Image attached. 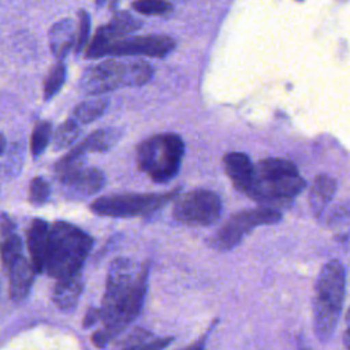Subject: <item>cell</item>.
I'll use <instances>...</instances> for the list:
<instances>
[{
	"mask_svg": "<svg viewBox=\"0 0 350 350\" xmlns=\"http://www.w3.org/2000/svg\"><path fill=\"white\" fill-rule=\"evenodd\" d=\"M148 273V261L119 257L111 262L103 304L98 308L103 327L92 338L97 346L108 343L138 316L146 293Z\"/></svg>",
	"mask_w": 350,
	"mask_h": 350,
	"instance_id": "cell-1",
	"label": "cell"
},
{
	"mask_svg": "<svg viewBox=\"0 0 350 350\" xmlns=\"http://www.w3.org/2000/svg\"><path fill=\"white\" fill-rule=\"evenodd\" d=\"M93 246V238L79 227L57 220L51 224L44 272L55 279H63L81 272Z\"/></svg>",
	"mask_w": 350,
	"mask_h": 350,
	"instance_id": "cell-2",
	"label": "cell"
},
{
	"mask_svg": "<svg viewBox=\"0 0 350 350\" xmlns=\"http://www.w3.org/2000/svg\"><path fill=\"white\" fill-rule=\"evenodd\" d=\"M346 288L345 267L338 260L325 262L316 279L312 319L313 331L319 340L327 342L339 321Z\"/></svg>",
	"mask_w": 350,
	"mask_h": 350,
	"instance_id": "cell-3",
	"label": "cell"
},
{
	"mask_svg": "<svg viewBox=\"0 0 350 350\" xmlns=\"http://www.w3.org/2000/svg\"><path fill=\"white\" fill-rule=\"evenodd\" d=\"M306 186L297 165L280 157H268L254 165V179L246 196L261 204L284 202L298 196Z\"/></svg>",
	"mask_w": 350,
	"mask_h": 350,
	"instance_id": "cell-4",
	"label": "cell"
},
{
	"mask_svg": "<svg viewBox=\"0 0 350 350\" xmlns=\"http://www.w3.org/2000/svg\"><path fill=\"white\" fill-rule=\"evenodd\" d=\"M152 75L153 67L142 59H108L88 67L81 86L89 94H103L124 86H142Z\"/></svg>",
	"mask_w": 350,
	"mask_h": 350,
	"instance_id": "cell-5",
	"label": "cell"
},
{
	"mask_svg": "<svg viewBox=\"0 0 350 350\" xmlns=\"http://www.w3.org/2000/svg\"><path fill=\"white\" fill-rule=\"evenodd\" d=\"M185 144L175 133H161L144 139L137 148V165L154 183L172 180L182 164Z\"/></svg>",
	"mask_w": 350,
	"mask_h": 350,
	"instance_id": "cell-6",
	"label": "cell"
},
{
	"mask_svg": "<svg viewBox=\"0 0 350 350\" xmlns=\"http://www.w3.org/2000/svg\"><path fill=\"white\" fill-rule=\"evenodd\" d=\"M179 196V189L165 193H127L112 194L94 200L90 211L105 217H135L149 216L163 205Z\"/></svg>",
	"mask_w": 350,
	"mask_h": 350,
	"instance_id": "cell-7",
	"label": "cell"
},
{
	"mask_svg": "<svg viewBox=\"0 0 350 350\" xmlns=\"http://www.w3.org/2000/svg\"><path fill=\"white\" fill-rule=\"evenodd\" d=\"M282 219V213L275 208L258 206L234 213L211 239V243L217 250H231L242 242V239L256 227L273 224Z\"/></svg>",
	"mask_w": 350,
	"mask_h": 350,
	"instance_id": "cell-8",
	"label": "cell"
},
{
	"mask_svg": "<svg viewBox=\"0 0 350 350\" xmlns=\"http://www.w3.org/2000/svg\"><path fill=\"white\" fill-rule=\"evenodd\" d=\"M221 215V200L212 190L194 189L175 198L172 216L186 226H211Z\"/></svg>",
	"mask_w": 350,
	"mask_h": 350,
	"instance_id": "cell-9",
	"label": "cell"
},
{
	"mask_svg": "<svg viewBox=\"0 0 350 350\" xmlns=\"http://www.w3.org/2000/svg\"><path fill=\"white\" fill-rule=\"evenodd\" d=\"M176 42L172 37L146 34V36H126L108 42L104 56H148L164 57L170 55Z\"/></svg>",
	"mask_w": 350,
	"mask_h": 350,
	"instance_id": "cell-10",
	"label": "cell"
},
{
	"mask_svg": "<svg viewBox=\"0 0 350 350\" xmlns=\"http://www.w3.org/2000/svg\"><path fill=\"white\" fill-rule=\"evenodd\" d=\"M66 193L72 197H89L98 193L105 183V175L97 168L81 167L57 178Z\"/></svg>",
	"mask_w": 350,
	"mask_h": 350,
	"instance_id": "cell-11",
	"label": "cell"
},
{
	"mask_svg": "<svg viewBox=\"0 0 350 350\" xmlns=\"http://www.w3.org/2000/svg\"><path fill=\"white\" fill-rule=\"evenodd\" d=\"M223 165L234 187L246 194L254 179V165L250 157L243 152H228L223 156Z\"/></svg>",
	"mask_w": 350,
	"mask_h": 350,
	"instance_id": "cell-12",
	"label": "cell"
},
{
	"mask_svg": "<svg viewBox=\"0 0 350 350\" xmlns=\"http://www.w3.org/2000/svg\"><path fill=\"white\" fill-rule=\"evenodd\" d=\"M7 271L10 279V298L15 302H21L29 295L37 271L30 258L25 257V254L16 258Z\"/></svg>",
	"mask_w": 350,
	"mask_h": 350,
	"instance_id": "cell-13",
	"label": "cell"
},
{
	"mask_svg": "<svg viewBox=\"0 0 350 350\" xmlns=\"http://www.w3.org/2000/svg\"><path fill=\"white\" fill-rule=\"evenodd\" d=\"M49 228L51 224L40 217L33 219L30 227L27 230V249H29V258L34 265L37 273L44 272L45 256L48 249V239H49Z\"/></svg>",
	"mask_w": 350,
	"mask_h": 350,
	"instance_id": "cell-14",
	"label": "cell"
},
{
	"mask_svg": "<svg viewBox=\"0 0 350 350\" xmlns=\"http://www.w3.org/2000/svg\"><path fill=\"white\" fill-rule=\"evenodd\" d=\"M83 290V278L82 273H74L71 276L59 279L53 287L52 299L55 305L64 312L72 310Z\"/></svg>",
	"mask_w": 350,
	"mask_h": 350,
	"instance_id": "cell-15",
	"label": "cell"
},
{
	"mask_svg": "<svg viewBox=\"0 0 350 350\" xmlns=\"http://www.w3.org/2000/svg\"><path fill=\"white\" fill-rule=\"evenodd\" d=\"M77 26L71 19H62L49 29V46L53 56L62 62L75 46Z\"/></svg>",
	"mask_w": 350,
	"mask_h": 350,
	"instance_id": "cell-16",
	"label": "cell"
},
{
	"mask_svg": "<svg viewBox=\"0 0 350 350\" xmlns=\"http://www.w3.org/2000/svg\"><path fill=\"white\" fill-rule=\"evenodd\" d=\"M336 191V180L325 174L317 175L309 189V205L316 217H320Z\"/></svg>",
	"mask_w": 350,
	"mask_h": 350,
	"instance_id": "cell-17",
	"label": "cell"
},
{
	"mask_svg": "<svg viewBox=\"0 0 350 350\" xmlns=\"http://www.w3.org/2000/svg\"><path fill=\"white\" fill-rule=\"evenodd\" d=\"M122 134H123L122 130L116 127L98 129L92 134H89L85 139H82L74 148L83 154H88L89 152H107L119 142V139L122 138Z\"/></svg>",
	"mask_w": 350,
	"mask_h": 350,
	"instance_id": "cell-18",
	"label": "cell"
},
{
	"mask_svg": "<svg viewBox=\"0 0 350 350\" xmlns=\"http://www.w3.org/2000/svg\"><path fill=\"white\" fill-rule=\"evenodd\" d=\"M23 254V243L18 234L12 231V224L8 219L3 220V241L0 243V257L4 269Z\"/></svg>",
	"mask_w": 350,
	"mask_h": 350,
	"instance_id": "cell-19",
	"label": "cell"
},
{
	"mask_svg": "<svg viewBox=\"0 0 350 350\" xmlns=\"http://www.w3.org/2000/svg\"><path fill=\"white\" fill-rule=\"evenodd\" d=\"M108 101L105 98H90L78 104L74 109L72 119H75L79 124L90 123L98 119L107 109Z\"/></svg>",
	"mask_w": 350,
	"mask_h": 350,
	"instance_id": "cell-20",
	"label": "cell"
},
{
	"mask_svg": "<svg viewBox=\"0 0 350 350\" xmlns=\"http://www.w3.org/2000/svg\"><path fill=\"white\" fill-rule=\"evenodd\" d=\"M79 133H81L79 123L72 118L67 119L53 133V139H52L53 149L62 150L71 146L75 142V139L79 137Z\"/></svg>",
	"mask_w": 350,
	"mask_h": 350,
	"instance_id": "cell-21",
	"label": "cell"
},
{
	"mask_svg": "<svg viewBox=\"0 0 350 350\" xmlns=\"http://www.w3.org/2000/svg\"><path fill=\"white\" fill-rule=\"evenodd\" d=\"M51 137H52L51 122H48V120L37 122V124L34 126L31 135H30V152L34 159L40 157L45 152L46 146L49 145Z\"/></svg>",
	"mask_w": 350,
	"mask_h": 350,
	"instance_id": "cell-22",
	"label": "cell"
},
{
	"mask_svg": "<svg viewBox=\"0 0 350 350\" xmlns=\"http://www.w3.org/2000/svg\"><path fill=\"white\" fill-rule=\"evenodd\" d=\"M141 21L134 18L127 11L118 10L113 12L112 19L109 21L108 26L120 37H126L129 33H133L141 27Z\"/></svg>",
	"mask_w": 350,
	"mask_h": 350,
	"instance_id": "cell-23",
	"label": "cell"
},
{
	"mask_svg": "<svg viewBox=\"0 0 350 350\" xmlns=\"http://www.w3.org/2000/svg\"><path fill=\"white\" fill-rule=\"evenodd\" d=\"M66 66L62 62H57L48 72L44 82V98L51 100L64 85L66 81Z\"/></svg>",
	"mask_w": 350,
	"mask_h": 350,
	"instance_id": "cell-24",
	"label": "cell"
},
{
	"mask_svg": "<svg viewBox=\"0 0 350 350\" xmlns=\"http://www.w3.org/2000/svg\"><path fill=\"white\" fill-rule=\"evenodd\" d=\"M131 7L138 12L144 15H165L172 10V5L167 1L161 0H138L131 3Z\"/></svg>",
	"mask_w": 350,
	"mask_h": 350,
	"instance_id": "cell-25",
	"label": "cell"
},
{
	"mask_svg": "<svg viewBox=\"0 0 350 350\" xmlns=\"http://www.w3.org/2000/svg\"><path fill=\"white\" fill-rule=\"evenodd\" d=\"M49 194H51V186L44 178L36 176L30 180L29 201L33 205H42L49 198Z\"/></svg>",
	"mask_w": 350,
	"mask_h": 350,
	"instance_id": "cell-26",
	"label": "cell"
},
{
	"mask_svg": "<svg viewBox=\"0 0 350 350\" xmlns=\"http://www.w3.org/2000/svg\"><path fill=\"white\" fill-rule=\"evenodd\" d=\"M90 33V15L85 10L78 11V22H77V40L74 51L79 53L88 44Z\"/></svg>",
	"mask_w": 350,
	"mask_h": 350,
	"instance_id": "cell-27",
	"label": "cell"
},
{
	"mask_svg": "<svg viewBox=\"0 0 350 350\" xmlns=\"http://www.w3.org/2000/svg\"><path fill=\"white\" fill-rule=\"evenodd\" d=\"M171 342H172V338H160V339L148 338L137 350H163Z\"/></svg>",
	"mask_w": 350,
	"mask_h": 350,
	"instance_id": "cell-28",
	"label": "cell"
},
{
	"mask_svg": "<svg viewBox=\"0 0 350 350\" xmlns=\"http://www.w3.org/2000/svg\"><path fill=\"white\" fill-rule=\"evenodd\" d=\"M22 164V149L15 150V146L11 150L10 154V161H8V171L12 174H18L19 167Z\"/></svg>",
	"mask_w": 350,
	"mask_h": 350,
	"instance_id": "cell-29",
	"label": "cell"
},
{
	"mask_svg": "<svg viewBox=\"0 0 350 350\" xmlns=\"http://www.w3.org/2000/svg\"><path fill=\"white\" fill-rule=\"evenodd\" d=\"M345 331H343V346L346 350H350V308L346 313V320H345Z\"/></svg>",
	"mask_w": 350,
	"mask_h": 350,
	"instance_id": "cell-30",
	"label": "cell"
},
{
	"mask_svg": "<svg viewBox=\"0 0 350 350\" xmlns=\"http://www.w3.org/2000/svg\"><path fill=\"white\" fill-rule=\"evenodd\" d=\"M100 320V312L98 309H89L86 316H85V321H83V325L88 328L90 325H93L96 321Z\"/></svg>",
	"mask_w": 350,
	"mask_h": 350,
	"instance_id": "cell-31",
	"label": "cell"
},
{
	"mask_svg": "<svg viewBox=\"0 0 350 350\" xmlns=\"http://www.w3.org/2000/svg\"><path fill=\"white\" fill-rule=\"evenodd\" d=\"M182 350H204V342H197V343H193Z\"/></svg>",
	"mask_w": 350,
	"mask_h": 350,
	"instance_id": "cell-32",
	"label": "cell"
},
{
	"mask_svg": "<svg viewBox=\"0 0 350 350\" xmlns=\"http://www.w3.org/2000/svg\"><path fill=\"white\" fill-rule=\"evenodd\" d=\"M5 152V138L4 135L0 133V156Z\"/></svg>",
	"mask_w": 350,
	"mask_h": 350,
	"instance_id": "cell-33",
	"label": "cell"
},
{
	"mask_svg": "<svg viewBox=\"0 0 350 350\" xmlns=\"http://www.w3.org/2000/svg\"><path fill=\"white\" fill-rule=\"evenodd\" d=\"M301 350H309V349H308V347H302Z\"/></svg>",
	"mask_w": 350,
	"mask_h": 350,
	"instance_id": "cell-34",
	"label": "cell"
}]
</instances>
